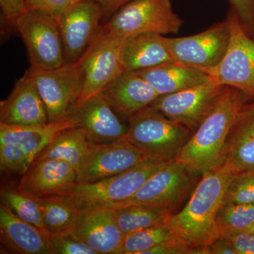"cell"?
Here are the masks:
<instances>
[{
    "mask_svg": "<svg viewBox=\"0 0 254 254\" xmlns=\"http://www.w3.org/2000/svg\"><path fill=\"white\" fill-rule=\"evenodd\" d=\"M252 98L225 86L211 113L191 134L175 160L203 176L225 165L227 137L237 115Z\"/></svg>",
    "mask_w": 254,
    "mask_h": 254,
    "instance_id": "cell-1",
    "label": "cell"
},
{
    "mask_svg": "<svg viewBox=\"0 0 254 254\" xmlns=\"http://www.w3.org/2000/svg\"><path fill=\"white\" fill-rule=\"evenodd\" d=\"M235 174L224 165L203 175L185 208L172 215V226L191 254H205V247L219 237L217 215Z\"/></svg>",
    "mask_w": 254,
    "mask_h": 254,
    "instance_id": "cell-2",
    "label": "cell"
},
{
    "mask_svg": "<svg viewBox=\"0 0 254 254\" xmlns=\"http://www.w3.org/2000/svg\"><path fill=\"white\" fill-rule=\"evenodd\" d=\"M125 138L150 160L168 163L176 159L192 132L152 106L127 118Z\"/></svg>",
    "mask_w": 254,
    "mask_h": 254,
    "instance_id": "cell-3",
    "label": "cell"
},
{
    "mask_svg": "<svg viewBox=\"0 0 254 254\" xmlns=\"http://www.w3.org/2000/svg\"><path fill=\"white\" fill-rule=\"evenodd\" d=\"M76 126L71 116L55 123L18 126L0 123V168L2 173H26L42 151L62 132Z\"/></svg>",
    "mask_w": 254,
    "mask_h": 254,
    "instance_id": "cell-4",
    "label": "cell"
},
{
    "mask_svg": "<svg viewBox=\"0 0 254 254\" xmlns=\"http://www.w3.org/2000/svg\"><path fill=\"white\" fill-rule=\"evenodd\" d=\"M182 23L171 0H133L115 13L103 28L126 38L147 33L177 34Z\"/></svg>",
    "mask_w": 254,
    "mask_h": 254,
    "instance_id": "cell-5",
    "label": "cell"
},
{
    "mask_svg": "<svg viewBox=\"0 0 254 254\" xmlns=\"http://www.w3.org/2000/svg\"><path fill=\"white\" fill-rule=\"evenodd\" d=\"M26 71L46 105L48 123H59L69 118L83 89L84 75L80 60L58 68L30 67Z\"/></svg>",
    "mask_w": 254,
    "mask_h": 254,
    "instance_id": "cell-6",
    "label": "cell"
},
{
    "mask_svg": "<svg viewBox=\"0 0 254 254\" xmlns=\"http://www.w3.org/2000/svg\"><path fill=\"white\" fill-rule=\"evenodd\" d=\"M230 39L223 59L206 71L210 81L230 86L254 99V38L249 34L235 11L227 16Z\"/></svg>",
    "mask_w": 254,
    "mask_h": 254,
    "instance_id": "cell-7",
    "label": "cell"
},
{
    "mask_svg": "<svg viewBox=\"0 0 254 254\" xmlns=\"http://www.w3.org/2000/svg\"><path fill=\"white\" fill-rule=\"evenodd\" d=\"M123 39L103 27L100 30L79 59L84 78L81 95L73 108L103 93L125 72L122 58Z\"/></svg>",
    "mask_w": 254,
    "mask_h": 254,
    "instance_id": "cell-8",
    "label": "cell"
},
{
    "mask_svg": "<svg viewBox=\"0 0 254 254\" xmlns=\"http://www.w3.org/2000/svg\"><path fill=\"white\" fill-rule=\"evenodd\" d=\"M165 163L149 161L94 183L76 185L67 195L79 210L113 208L134 195L146 180Z\"/></svg>",
    "mask_w": 254,
    "mask_h": 254,
    "instance_id": "cell-9",
    "label": "cell"
},
{
    "mask_svg": "<svg viewBox=\"0 0 254 254\" xmlns=\"http://www.w3.org/2000/svg\"><path fill=\"white\" fill-rule=\"evenodd\" d=\"M15 28L22 38L31 67L55 68L66 63L58 21L39 11H24Z\"/></svg>",
    "mask_w": 254,
    "mask_h": 254,
    "instance_id": "cell-10",
    "label": "cell"
},
{
    "mask_svg": "<svg viewBox=\"0 0 254 254\" xmlns=\"http://www.w3.org/2000/svg\"><path fill=\"white\" fill-rule=\"evenodd\" d=\"M197 176L185 164L176 160L168 162L149 177L131 198L113 208L146 205L173 211L195 186Z\"/></svg>",
    "mask_w": 254,
    "mask_h": 254,
    "instance_id": "cell-11",
    "label": "cell"
},
{
    "mask_svg": "<svg viewBox=\"0 0 254 254\" xmlns=\"http://www.w3.org/2000/svg\"><path fill=\"white\" fill-rule=\"evenodd\" d=\"M225 87L210 81L177 93L160 95L150 106L194 132L214 109Z\"/></svg>",
    "mask_w": 254,
    "mask_h": 254,
    "instance_id": "cell-12",
    "label": "cell"
},
{
    "mask_svg": "<svg viewBox=\"0 0 254 254\" xmlns=\"http://www.w3.org/2000/svg\"><path fill=\"white\" fill-rule=\"evenodd\" d=\"M230 39V22L227 18L197 34L168 38V41L174 61L206 72L223 59Z\"/></svg>",
    "mask_w": 254,
    "mask_h": 254,
    "instance_id": "cell-13",
    "label": "cell"
},
{
    "mask_svg": "<svg viewBox=\"0 0 254 254\" xmlns=\"http://www.w3.org/2000/svg\"><path fill=\"white\" fill-rule=\"evenodd\" d=\"M149 161L154 160L145 156L125 137L110 143H93L91 152L76 171V182L77 185L94 183Z\"/></svg>",
    "mask_w": 254,
    "mask_h": 254,
    "instance_id": "cell-14",
    "label": "cell"
},
{
    "mask_svg": "<svg viewBox=\"0 0 254 254\" xmlns=\"http://www.w3.org/2000/svg\"><path fill=\"white\" fill-rule=\"evenodd\" d=\"M103 10L95 0H79L60 20L65 61H78L99 33Z\"/></svg>",
    "mask_w": 254,
    "mask_h": 254,
    "instance_id": "cell-15",
    "label": "cell"
},
{
    "mask_svg": "<svg viewBox=\"0 0 254 254\" xmlns=\"http://www.w3.org/2000/svg\"><path fill=\"white\" fill-rule=\"evenodd\" d=\"M71 115L91 143H110L125 136L128 127L120 121L103 93L93 95L75 107Z\"/></svg>",
    "mask_w": 254,
    "mask_h": 254,
    "instance_id": "cell-16",
    "label": "cell"
},
{
    "mask_svg": "<svg viewBox=\"0 0 254 254\" xmlns=\"http://www.w3.org/2000/svg\"><path fill=\"white\" fill-rule=\"evenodd\" d=\"M75 233L98 254H121L125 235L111 208L80 210Z\"/></svg>",
    "mask_w": 254,
    "mask_h": 254,
    "instance_id": "cell-17",
    "label": "cell"
},
{
    "mask_svg": "<svg viewBox=\"0 0 254 254\" xmlns=\"http://www.w3.org/2000/svg\"><path fill=\"white\" fill-rule=\"evenodd\" d=\"M77 185L76 171L69 164L55 159L36 160L23 175L18 188L36 198L67 195Z\"/></svg>",
    "mask_w": 254,
    "mask_h": 254,
    "instance_id": "cell-18",
    "label": "cell"
},
{
    "mask_svg": "<svg viewBox=\"0 0 254 254\" xmlns=\"http://www.w3.org/2000/svg\"><path fill=\"white\" fill-rule=\"evenodd\" d=\"M0 123L18 126L48 123L46 105L26 71L15 83L9 96L0 103Z\"/></svg>",
    "mask_w": 254,
    "mask_h": 254,
    "instance_id": "cell-19",
    "label": "cell"
},
{
    "mask_svg": "<svg viewBox=\"0 0 254 254\" xmlns=\"http://www.w3.org/2000/svg\"><path fill=\"white\" fill-rule=\"evenodd\" d=\"M1 253L51 254L48 233L15 215L6 205H0Z\"/></svg>",
    "mask_w": 254,
    "mask_h": 254,
    "instance_id": "cell-20",
    "label": "cell"
},
{
    "mask_svg": "<svg viewBox=\"0 0 254 254\" xmlns=\"http://www.w3.org/2000/svg\"><path fill=\"white\" fill-rule=\"evenodd\" d=\"M103 93L115 113L127 118L150 106L160 96L137 71L124 73Z\"/></svg>",
    "mask_w": 254,
    "mask_h": 254,
    "instance_id": "cell-21",
    "label": "cell"
},
{
    "mask_svg": "<svg viewBox=\"0 0 254 254\" xmlns=\"http://www.w3.org/2000/svg\"><path fill=\"white\" fill-rule=\"evenodd\" d=\"M122 58L125 72L141 71L174 61L168 38L155 33L123 38Z\"/></svg>",
    "mask_w": 254,
    "mask_h": 254,
    "instance_id": "cell-22",
    "label": "cell"
},
{
    "mask_svg": "<svg viewBox=\"0 0 254 254\" xmlns=\"http://www.w3.org/2000/svg\"><path fill=\"white\" fill-rule=\"evenodd\" d=\"M225 165L235 174L254 169V99L244 105L232 126Z\"/></svg>",
    "mask_w": 254,
    "mask_h": 254,
    "instance_id": "cell-23",
    "label": "cell"
},
{
    "mask_svg": "<svg viewBox=\"0 0 254 254\" xmlns=\"http://www.w3.org/2000/svg\"><path fill=\"white\" fill-rule=\"evenodd\" d=\"M160 95L171 94L210 81L208 73L177 62L137 71Z\"/></svg>",
    "mask_w": 254,
    "mask_h": 254,
    "instance_id": "cell-24",
    "label": "cell"
},
{
    "mask_svg": "<svg viewBox=\"0 0 254 254\" xmlns=\"http://www.w3.org/2000/svg\"><path fill=\"white\" fill-rule=\"evenodd\" d=\"M92 145L84 132L77 127L67 128L55 138L36 160L55 159L71 165L77 171L91 152Z\"/></svg>",
    "mask_w": 254,
    "mask_h": 254,
    "instance_id": "cell-25",
    "label": "cell"
},
{
    "mask_svg": "<svg viewBox=\"0 0 254 254\" xmlns=\"http://www.w3.org/2000/svg\"><path fill=\"white\" fill-rule=\"evenodd\" d=\"M38 198L48 233L74 228L80 210L68 195H50Z\"/></svg>",
    "mask_w": 254,
    "mask_h": 254,
    "instance_id": "cell-26",
    "label": "cell"
},
{
    "mask_svg": "<svg viewBox=\"0 0 254 254\" xmlns=\"http://www.w3.org/2000/svg\"><path fill=\"white\" fill-rule=\"evenodd\" d=\"M120 230L125 235L170 221V209L146 205H130L113 208Z\"/></svg>",
    "mask_w": 254,
    "mask_h": 254,
    "instance_id": "cell-27",
    "label": "cell"
},
{
    "mask_svg": "<svg viewBox=\"0 0 254 254\" xmlns=\"http://www.w3.org/2000/svg\"><path fill=\"white\" fill-rule=\"evenodd\" d=\"M1 203L8 207L18 218L47 232L38 198L19 189L4 187L1 189Z\"/></svg>",
    "mask_w": 254,
    "mask_h": 254,
    "instance_id": "cell-28",
    "label": "cell"
},
{
    "mask_svg": "<svg viewBox=\"0 0 254 254\" xmlns=\"http://www.w3.org/2000/svg\"><path fill=\"white\" fill-rule=\"evenodd\" d=\"M170 221L125 235L121 254H144L167 241L178 238Z\"/></svg>",
    "mask_w": 254,
    "mask_h": 254,
    "instance_id": "cell-29",
    "label": "cell"
},
{
    "mask_svg": "<svg viewBox=\"0 0 254 254\" xmlns=\"http://www.w3.org/2000/svg\"><path fill=\"white\" fill-rule=\"evenodd\" d=\"M254 224V204L222 203L216 218L219 236L248 230Z\"/></svg>",
    "mask_w": 254,
    "mask_h": 254,
    "instance_id": "cell-30",
    "label": "cell"
},
{
    "mask_svg": "<svg viewBox=\"0 0 254 254\" xmlns=\"http://www.w3.org/2000/svg\"><path fill=\"white\" fill-rule=\"evenodd\" d=\"M223 203L254 204V169L235 174L227 187Z\"/></svg>",
    "mask_w": 254,
    "mask_h": 254,
    "instance_id": "cell-31",
    "label": "cell"
},
{
    "mask_svg": "<svg viewBox=\"0 0 254 254\" xmlns=\"http://www.w3.org/2000/svg\"><path fill=\"white\" fill-rule=\"evenodd\" d=\"M51 254H98L75 233L73 229L48 233Z\"/></svg>",
    "mask_w": 254,
    "mask_h": 254,
    "instance_id": "cell-32",
    "label": "cell"
},
{
    "mask_svg": "<svg viewBox=\"0 0 254 254\" xmlns=\"http://www.w3.org/2000/svg\"><path fill=\"white\" fill-rule=\"evenodd\" d=\"M74 0H26L25 11L34 10L46 13L58 23L73 4Z\"/></svg>",
    "mask_w": 254,
    "mask_h": 254,
    "instance_id": "cell-33",
    "label": "cell"
},
{
    "mask_svg": "<svg viewBox=\"0 0 254 254\" xmlns=\"http://www.w3.org/2000/svg\"><path fill=\"white\" fill-rule=\"evenodd\" d=\"M249 34L254 38V0H229Z\"/></svg>",
    "mask_w": 254,
    "mask_h": 254,
    "instance_id": "cell-34",
    "label": "cell"
},
{
    "mask_svg": "<svg viewBox=\"0 0 254 254\" xmlns=\"http://www.w3.org/2000/svg\"><path fill=\"white\" fill-rule=\"evenodd\" d=\"M231 244L237 254H254V233L248 230L220 235Z\"/></svg>",
    "mask_w": 254,
    "mask_h": 254,
    "instance_id": "cell-35",
    "label": "cell"
},
{
    "mask_svg": "<svg viewBox=\"0 0 254 254\" xmlns=\"http://www.w3.org/2000/svg\"><path fill=\"white\" fill-rule=\"evenodd\" d=\"M144 254H191V249L178 237L160 244Z\"/></svg>",
    "mask_w": 254,
    "mask_h": 254,
    "instance_id": "cell-36",
    "label": "cell"
},
{
    "mask_svg": "<svg viewBox=\"0 0 254 254\" xmlns=\"http://www.w3.org/2000/svg\"><path fill=\"white\" fill-rule=\"evenodd\" d=\"M25 5L26 0H0L3 16L14 28L18 18L24 13Z\"/></svg>",
    "mask_w": 254,
    "mask_h": 254,
    "instance_id": "cell-37",
    "label": "cell"
},
{
    "mask_svg": "<svg viewBox=\"0 0 254 254\" xmlns=\"http://www.w3.org/2000/svg\"><path fill=\"white\" fill-rule=\"evenodd\" d=\"M205 254H237L225 237L219 236L205 248Z\"/></svg>",
    "mask_w": 254,
    "mask_h": 254,
    "instance_id": "cell-38",
    "label": "cell"
},
{
    "mask_svg": "<svg viewBox=\"0 0 254 254\" xmlns=\"http://www.w3.org/2000/svg\"><path fill=\"white\" fill-rule=\"evenodd\" d=\"M100 5L103 10V15L106 17H110L116 13L128 3L133 0H95Z\"/></svg>",
    "mask_w": 254,
    "mask_h": 254,
    "instance_id": "cell-39",
    "label": "cell"
},
{
    "mask_svg": "<svg viewBox=\"0 0 254 254\" xmlns=\"http://www.w3.org/2000/svg\"><path fill=\"white\" fill-rule=\"evenodd\" d=\"M248 231L252 232L254 233V224L253 225H252V227H250V229H249Z\"/></svg>",
    "mask_w": 254,
    "mask_h": 254,
    "instance_id": "cell-40",
    "label": "cell"
},
{
    "mask_svg": "<svg viewBox=\"0 0 254 254\" xmlns=\"http://www.w3.org/2000/svg\"><path fill=\"white\" fill-rule=\"evenodd\" d=\"M75 2H77L78 1H79V0H74Z\"/></svg>",
    "mask_w": 254,
    "mask_h": 254,
    "instance_id": "cell-41",
    "label": "cell"
}]
</instances>
